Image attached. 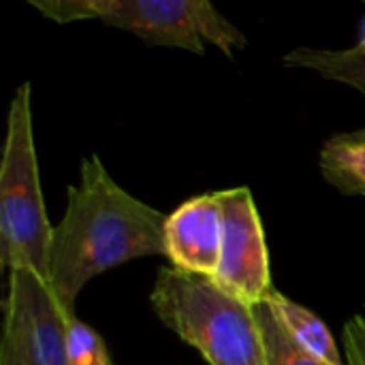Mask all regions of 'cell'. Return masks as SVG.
Wrapping results in <instances>:
<instances>
[{"label": "cell", "instance_id": "6da1fadb", "mask_svg": "<svg viewBox=\"0 0 365 365\" xmlns=\"http://www.w3.org/2000/svg\"><path fill=\"white\" fill-rule=\"evenodd\" d=\"M165 220L163 212L124 190L96 154L83 158L51 235L47 284L60 308L73 314L77 295L98 274L135 259L165 257Z\"/></svg>", "mask_w": 365, "mask_h": 365}, {"label": "cell", "instance_id": "7a4b0ae2", "mask_svg": "<svg viewBox=\"0 0 365 365\" xmlns=\"http://www.w3.org/2000/svg\"><path fill=\"white\" fill-rule=\"evenodd\" d=\"M150 304L158 321L210 365H267L257 306L231 297L212 278L160 267Z\"/></svg>", "mask_w": 365, "mask_h": 365}, {"label": "cell", "instance_id": "3957f363", "mask_svg": "<svg viewBox=\"0 0 365 365\" xmlns=\"http://www.w3.org/2000/svg\"><path fill=\"white\" fill-rule=\"evenodd\" d=\"M53 227L45 214L32 126V88L17 86L9 113L0 160V261L32 272L47 282Z\"/></svg>", "mask_w": 365, "mask_h": 365}, {"label": "cell", "instance_id": "277c9868", "mask_svg": "<svg viewBox=\"0 0 365 365\" xmlns=\"http://www.w3.org/2000/svg\"><path fill=\"white\" fill-rule=\"evenodd\" d=\"M30 6L58 24L98 19L148 45L178 47L197 56H203L210 43L233 58L235 49L248 43L210 0H30Z\"/></svg>", "mask_w": 365, "mask_h": 365}, {"label": "cell", "instance_id": "5b68a950", "mask_svg": "<svg viewBox=\"0 0 365 365\" xmlns=\"http://www.w3.org/2000/svg\"><path fill=\"white\" fill-rule=\"evenodd\" d=\"M68 317L43 278L24 269L9 272L2 344L21 365H68Z\"/></svg>", "mask_w": 365, "mask_h": 365}, {"label": "cell", "instance_id": "8992f818", "mask_svg": "<svg viewBox=\"0 0 365 365\" xmlns=\"http://www.w3.org/2000/svg\"><path fill=\"white\" fill-rule=\"evenodd\" d=\"M225 205V231L214 282L231 297L261 306L272 291L269 250L259 207L248 186L220 190Z\"/></svg>", "mask_w": 365, "mask_h": 365}, {"label": "cell", "instance_id": "52a82bcc", "mask_svg": "<svg viewBox=\"0 0 365 365\" xmlns=\"http://www.w3.org/2000/svg\"><path fill=\"white\" fill-rule=\"evenodd\" d=\"M225 205L220 190L180 203L165 220V259L171 267L214 278L220 261Z\"/></svg>", "mask_w": 365, "mask_h": 365}, {"label": "cell", "instance_id": "ba28073f", "mask_svg": "<svg viewBox=\"0 0 365 365\" xmlns=\"http://www.w3.org/2000/svg\"><path fill=\"white\" fill-rule=\"evenodd\" d=\"M265 304L282 327V331L295 342L297 349H302L306 355L323 365H346L334 334L321 317H317L306 306L293 302L278 289L272 291Z\"/></svg>", "mask_w": 365, "mask_h": 365}, {"label": "cell", "instance_id": "9c48e42d", "mask_svg": "<svg viewBox=\"0 0 365 365\" xmlns=\"http://www.w3.org/2000/svg\"><path fill=\"white\" fill-rule=\"evenodd\" d=\"M319 165L336 190L365 197V126L329 137L319 154Z\"/></svg>", "mask_w": 365, "mask_h": 365}, {"label": "cell", "instance_id": "30bf717a", "mask_svg": "<svg viewBox=\"0 0 365 365\" xmlns=\"http://www.w3.org/2000/svg\"><path fill=\"white\" fill-rule=\"evenodd\" d=\"M282 62L291 68L314 71L329 81L344 83L365 98V56L357 47L349 49H312L297 47L284 53Z\"/></svg>", "mask_w": 365, "mask_h": 365}, {"label": "cell", "instance_id": "8fae6325", "mask_svg": "<svg viewBox=\"0 0 365 365\" xmlns=\"http://www.w3.org/2000/svg\"><path fill=\"white\" fill-rule=\"evenodd\" d=\"M257 317H259V323L263 329L267 365H323L295 346V342L282 331V327L278 325V321L274 319V314L265 302L261 306H257Z\"/></svg>", "mask_w": 365, "mask_h": 365}, {"label": "cell", "instance_id": "7c38bea8", "mask_svg": "<svg viewBox=\"0 0 365 365\" xmlns=\"http://www.w3.org/2000/svg\"><path fill=\"white\" fill-rule=\"evenodd\" d=\"M68 365H111V357L103 336L88 323L71 314L66 321Z\"/></svg>", "mask_w": 365, "mask_h": 365}, {"label": "cell", "instance_id": "4fadbf2b", "mask_svg": "<svg viewBox=\"0 0 365 365\" xmlns=\"http://www.w3.org/2000/svg\"><path fill=\"white\" fill-rule=\"evenodd\" d=\"M346 365H365V317L357 314L346 321L342 334Z\"/></svg>", "mask_w": 365, "mask_h": 365}, {"label": "cell", "instance_id": "5bb4252c", "mask_svg": "<svg viewBox=\"0 0 365 365\" xmlns=\"http://www.w3.org/2000/svg\"><path fill=\"white\" fill-rule=\"evenodd\" d=\"M0 365H21V361L13 355V351L0 342Z\"/></svg>", "mask_w": 365, "mask_h": 365}, {"label": "cell", "instance_id": "9a60e30c", "mask_svg": "<svg viewBox=\"0 0 365 365\" xmlns=\"http://www.w3.org/2000/svg\"><path fill=\"white\" fill-rule=\"evenodd\" d=\"M361 53L365 56V17L364 21H361V26H359V41H357V45H355Z\"/></svg>", "mask_w": 365, "mask_h": 365}]
</instances>
